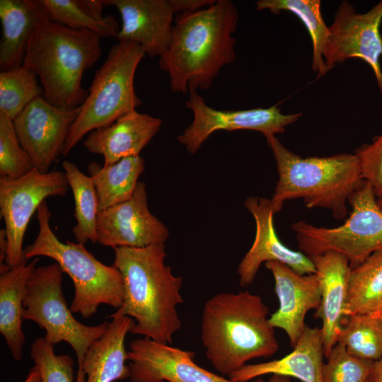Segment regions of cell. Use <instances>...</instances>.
Returning <instances> with one entry per match:
<instances>
[{
	"label": "cell",
	"instance_id": "obj_9",
	"mask_svg": "<svg viewBox=\"0 0 382 382\" xmlns=\"http://www.w3.org/2000/svg\"><path fill=\"white\" fill-rule=\"evenodd\" d=\"M348 203L349 216L337 227H318L305 221L292 224L301 252L309 257L335 251L346 257L353 269L382 249V211L371 185L364 180Z\"/></svg>",
	"mask_w": 382,
	"mask_h": 382
},
{
	"label": "cell",
	"instance_id": "obj_30",
	"mask_svg": "<svg viewBox=\"0 0 382 382\" xmlns=\"http://www.w3.org/2000/svg\"><path fill=\"white\" fill-rule=\"evenodd\" d=\"M337 343L354 357L378 361L382 359V321L372 314L345 316Z\"/></svg>",
	"mask_w": 382,
	"mask_h": 382
},
{
	"label": "cell",
	"instance_id": "obj_25",
	"mask_svg": "<svg viewBox=\"0 0 382 382\" xmlns=\"http://www.w3.org/2000/svg\"><path fill=\"white\" fill-rule=\"evenodd\" d=\"M144 170L140 156L126 157L108 166L90 163L88 170L96 190L99 212L129 199Z\"/></svg>",
	"mask_w": 382,
	"mask_h": 382
},
{
	"label": "cell",
	"instance_id": "obj_27",
	"mask_svg": "<svg viewBox=\"0 0 382 382\" xmlns=\"http://www.w3.org/2000/svg\"><path fill=\"white\" fill-rule=\"evenodd\" d=\"M255 4L257 11L268 10L274 14L285 11L297 16L303 23L311 40V68L316 74V79L328 72L324 56L329 30L323 17L320 0H258Z\"/></svg>",
	"mask_w": 382,
	"mask_h": 382
},
{
	"label": "cell",
	"instance_id": "obj_20",
	"mask_svg": "<svg viewBox=\"0 0 382 382\" xmlns=\"http://www.w3.org/2000/svg\"><path fill=\"white\" fill-rule=\"evenodd\" d=\"M161 125L160 118L134 110L111 125L91 132L83 146L89 152L103 156V166H108L126 157L139 156Z\"/></svg>",
	"mask_w": 382,
	"mask_h": 382
},
{
	"label": "cell",
	"instance_id": "obj_17",
	"mask_svg": "<svg viewBox=\"0 0 382 382\" xmlns=\"http://www.w3.org/2000/svg\"><path fill=\"white\" fill-rule=\"evenodd\" d=\"M119 11L122 28L120 41L138 43L151 58L160 57L168 49L173 34L175 11L171 0H104Z\"/></svg>",
	"mask_w": 382,
	"mask_h": 382
},
{
	"label": "cell",
	"instance_id": "obj_7",
	"mask_svg": "<svg viewBox=\"0 0 382 382\" xmlns=\"http://www.w3.org/2000/svg\"><path fill=\"white\" fill-rule=\"evenodd\" d=\"M145 55L143 48L132 41H120L111 47L96 71L88 95L70 127L63 156H66L86 134L111 125L142 105L136 94L134 80Z\"/></svg>",
	"mask_w": 382,
	"mask_h": 382
},
{
	"label": "cell",
	"instance_id": "obj_13",
	"mask_svg": "<svg viewBox=\"0 0 382 382\" xmlns=\"http://www.w3.org/2000/svg\"><path fill=\"white\" fill-rule=\"evenodd\" d=\"M57 108L39 96L30 103L13 120L18 140L28 154L33 168L47 173L63 154L70 127L80 112Z\"/></svg>",
	"mask_w": 382,
	"mask_h": 382
},
{
	"label": "cell",
	"instance_id": "obj_10",
	"mask_svg": "<svg viewBox=\"0 0 382 382\" xmlns=\"http://www.w3.org/2000/svg\"><path fill=\"white\" fill-rule=\"evenodd\" d=\"M69 187L64 172L60 170L42 173L33 168L18 178H0V213L7 240L6 264L14 267L25 260L23 238L32 216L46 198L64 196Z\"/></svg>",
	"mask_w": 382,
	"mask_h": 382
},
{
	"label": "cell",
	"instance_id": "obj_16",
	"mask_svg": "<svg viewBox=\"0 0 382 382\" xmlns=\"http://www.w3.org/2000/svg\"><path fill=\"white\" fill-rule=\"evenodd\" d=\"M255 221V236L249 250L238 265L237 272L240 284H251L262 263L277 261L289 266L300 274L316 273L310 257L301 251L285 246L279 239L273 222L270 199L261 197H249L244 203Z\"/></svg>",
	"mask_w": 382,
	"mask_h": 382
},
{
	"label": "cell",
	"instance_id": "obj_5",
	"mask_svg": "<svg viewBox=\"0 0 382 382\" xmlns=\"http://www.w3.org/2000/svg\"><path fill=\"white\" fill-rule=\"evenodd\" d=\"M101 37L47 21L28 39L23 65L40 78L45 99L57 108L81 105L88 91L82 87L84 71L101 55Z\"/></svg>",
	"mask_w": 382,
	"mask_h": 382
},
{
	"label": "cell",
	"instance_id": "obj_31",
	"mask_svg": "<svg viewBox=\"0 0 382 382\" xmlns=\"http://www.w3.org/2000/svg\"><path fill=\"white\" fill-rule=\"evenodd\" d=\"M36 73L23 66L1 71L0 112L13 120L43 88L38 85Z\"/></svg>",
	"mask_w": 382,
	"mask_h": 382
},
{
	"label": "cell",
	"instance_id": "obj_40",
	"mask_svg": "<svg viewBox=\"0 0 382 382\" xmlns=\"http://www.w3.org/2000/svg\"><path fill=\"white\" fill-rule=\"evenodd\" d=\"M372 315H374L375 317H376L377 318H378L379 320H381L382 321V310L375 313H373Z\"/></svg>",
	"mask_w": 382,
	"mask_h": 382
},
{
	"label": "cell",
	"instance_id": "obj_37",
	"mask_svg": "<svg viewBox=\"0 0 382 382\" xmlns=\"http://www.w3.org/2000/svg\"><path fill=\"white\" fill-rule=\"evenodd\" d=\"M366 382H382V359L375 361L374 371Z\"/></svg>",
	"mask_w": 382,
	"mask_h": 382
},
{
	"label": "cell",
	"instance_id": "obj_11",
	"mask_svg": "<svg viewBox=\"0 0 382 382\" xmlns=\"http://www.w3.org/2000/svg\"><path fill=\"white\" fill-rule=\"evenodd\" d=\"M382 0L368 11L359 13L348 1L337 6L332 23L328 26L329 37L324 56L330 71L337 64L358 58L371 68L382 94Z\"/></svg>",
	"mask_w": 382,
	"mask_h": 382
},
{
	"label": "cell",
	"instance_id": "obj_28",
	"mask_svg": "<svg viewBox=\"0 0 382 382\" xmlns=\"http://www.w3.org/2000/svg\"><path fill=\"white\" fill-rule=\"evenodd\" d=\"M382 310V249L351 270L344 316L373 314Z\"/></svg>",
	"mask_w": 382,
	"mask_h": 382
},
{
	"label": "cell",
	"instance_id": "obj_35",
	"mask_svg": "<svg viewBox=\"0 0 382 382\" xmlns=\"http://www.w3.org/2000/svg\"><path fill=\"white\" fill-rule=\"evenodd\" d=\"M354 154L359 158L363 179L371 185L377 199H382V132Z\"/></svg>",
	"mask_w": 382,
	"mask_h": 382
},
{
	"label": "cell",
	"instance_id": "obj_1",
	"mask_svg": "<svg viewBox=\"0 0 382 382\" xmlns=\"http://www.w3.org/2000/svg\"><path fill=\"white\" fill-rule=\"evenodd\" d=\"M238 23V10L230 0L175 16L170 46L158 61L173 92L186 95L210 88L221 68L236 59Z\"/></svg>",
	"mask_w": 382,
	"mask_h": 382
},
{
	"label": "cell",
	"instance_id": "obj_36",
	"mask_svg": "<svg viewBox=\"0 0 382 382\" xmlns=\"http://www.w3.org/2000/svg\"><path fill=\"white\" fill-rule=\"evenodd\" d=\"M175 13L193 12L210 6L214 0H171Z\"/></svg>",
	"mask_w": 382,
	"mask_h": 382
},
{
	"label": "cell",
	"instance_id": "obj_22",
	"mask_svg": "<svg viewBox=\"0 0 382 382\" xmlns=\"http://www.w3.org/2000/svg\"><path fill=\"white\" fill-rule=\"evenodd\" d=\"M0 69L4 71L23 64L29 37L50 19L40 0H0Z\"/></svg>",
	"mask_w": 382,
	"mask_h": 382
},
{
	"label": "cell",
	"instance_id": "obj_33",
	"mask_svg": "<svg viewBox=\"0 0 382 382\" xmlns=\"http://www.w3.org/2000/svg\"><path fill=\"white\" fill-rule=\"evenodd\" d=\"M323 366V382H366L375 361L351 355L345 347L337 343L327 356Z\"/></svg>",
	"mask_w": 382,
	"mask_h": 382
},
{
	"label": "cell",
	"instance_id": "obj_23",
	"mask_svg": "<svg viewBox=\"0 0 382 382\" xmlns=\"http://www.w3.org/2000/svg\"><path fill=\"white\" fill-rule=\"evenodd\" d=\"M134 325L128 316L112 318L105 333L87 350L82 366L86 382H113L129 378L125 337Z\"/></svg>",
	"mask_w": 382,
	"mask_h": 382
},
{
	"label": "cell",
	"instance_id": "obj_15",
	"mask_svg": "<svg viewBox=\"0 0 382 382\" xmlns=\"http://www.w3.org/2000/svg\"><path fill=\"white\" fill-rule=\"evenodd\" d=\"M127 354L129 382H237L198 366L194 352L146 337L131 341Z\"/></svg>",
	"mask_w": 382,
	"mask_h": 382
},
{
	"label": "cell",
	"instance_id": "obj_18",
	"mask_svg": "<svg viewBox=\"0 0 382 382\" xmlns=\"http://www.w3.org/2000/svg\"><path fill=\"white\" fill-rule=\"evenodd\" d=\"M265 267L274 279V291L279 306L269 318L271 325L283 330L291 346L294 347L305 327L306 313L317 310L320 304L321 294L316 273L300 274L284 263L268 261Z\"/></svg>",
	"mask_w": 382,
	"mask_h": 382
},
{
	"label": "cell",
	"instance_id": "obj_32",
	"mask_svg": "<svg viewBox=\"0 0 382 382\" xmlns=\"http://www.w3.org/2000/svg\"><path fill=\"white\" fill-rule=\"evenodd\" d=\"M33 168L28 154L18 140L13 120L0 112V178H18Z\"/></svg>",
	"mask_w": 382,
	"mask_h": 382
},
{
	"label": "cell",
	"instance_id": "obj_42",
	"mask_svg": "<svg viewBox=\"0 0 382 382\" xmlns=\"http://www.w3.org/2000/svg\"><path fill=\"white\" fill-rule=\"evenodd\" d=\"M381 35H382V25H381Z\"/></svg>",
	"mask_w": 382,
	"mask_h": 382
},
{
	"label": "cell",
	"instance_id": "obj_8",
	"mask_svg": "<svg viewBox=\"0 0 382 382\" xmlns=\"http://www.w3.org/2000/svg\"><path fill=\"white\" fill-rule=\"evenodd\" d=\"M62 273L57 262L35 267L27 283L23 318L45 330L44 337L52 346L66 342L72 347L77 357L76 382H86L82 372L86 353L105 333L110 323L88 326L74 317L64 297Z\"/></svg>",
	"mask_w": 382,
	"mask_h": 382
},
{
	"label": "cell",
	"instance_id": "obj_21",
	"mask_svg": "<svg viewBox=\"0 0 382 382\" xmlns=\"http://www.w3.org/2000/svg\"><path fill=\"white\" fill-rule=\"evenodd\" d=\"M323 355L321 328L306 325L291 352L279 359L245 364L228 378L248 382L263 375L275 374L294 377L302 382H323Z\"/></svg>",
	"mask_w": 382,
	"mask_h": 382
},
{
	"label": "cell",
	"instance_id": "obj_6",
	"mask_svg": "<svg viewBox=\"0 0 382 382\" xmlns=\"http://www.w3.org/2000/svg\"><path fill=\"white\" fill-rule=\"evenodd\" d=\"M51 216L45 200L37 210L38 233L33 243L24 248V257L52 258L69 276L75 290L70 306L72 313L88 318L101 304L120 308L125 296L121 272L113 265H106L99 261L83 243L61 241L50 227Z\"/></svg>",
	"mask_w": 382,
	"mask_h": 382
},
{
	"label": "cell",
	"instance_id": "obj_39",
	"mask_svg": "<svg viewBox=\"0 0 382 382\" xmlns=\"http://www.w3.org/2000/svg\"><path fill=\"white\" fill-rule=\"evenodd\" d=\"M267 382H291L289 377L280 375H272Z\"/></svg>",
	"mask_w": 382,
	"mask_h": 382
},
{
	"label": "cell",
	"instance_id": "obj_3",
	"mask_svg": "<svg viewBox=\"0 0 382 382\" xmlns=\"http://www.w3.org/2000/svg\"><path fill=\"white\" fill-rule=\"evenodd\" d=\"M268 308L248 291L221 292L205 302L200 335L205 356L215 370L229 375L256 358L279 349Z\"/></svg>",
	"mask_w": 382,
	"mask_h": 382
},
{
	"label": "cell",
	"instance_id": "obj_38",
	"mask_svg": "<svg viewBox=\"0 0 382 382\" xmlns=\"http://www.w3.org/2000/svg\"><path fill=\"white\" fill-rule=\"evenodd\" d=\"M23 382H41L40 372L35 366L30 369Z\"/></svg>",
	"mask_w": 382,
	"mask_h": 382
},
{
	"label": "cell",
	"instance_id": "obj_14",
	"mask_svg": "<svg viewBox=\"0 0 382 382\" xmlns=\"http://www.w3.org/2000/svg\"><path fill=\"white\" fill-rule=\"evenodd\" d=\"M167 227L149 209L146 184L139 181L132 197L98 212L97 243L113 249L164 244Z\"/></svg>",
	"mask_w": 382,
	"mask_h": 382
},
{
	"label": "cell",
	"instance_id": "obj_4",
	"mask_svg": "<svg viewBox=\"0 0 382 382\" xmlns=\"http://www.w3.org/2000/svg\"><path fill=\"white\" fill-rule=\"evenodd\" d=\"M266 141L279 176L270 199L274 214L286 201L301 198L307 208L329 209L336 219L346 217L349 197L364 181L355 154L303 158L286 148L276 136Z\"/></svg>",
	"mask_w": 382,
	"mask_h": 382
},
{
	"label": "cell",
	"instance_id": "obj_12",
	"mask_svg": "<svg viewBox=\"0 0 382 382\" xmlns=\"http://www.w3.org/2000/svg\"><path fill=\"white\" fill-rule=\"evenodd\" d=\"M185 105L192 110L193 120L177 140L192 154L216 131L254 130L267 139L284 133L287 126L296 122L302 115L301 112L283 114L278 104L267 108L216 110L207 105L196 91L189 92V98Z\"/></svg>",
	"mask_w": 382,
	"mask_h": 382
},
{
	"label": "cell",
	"instance_id": "obj_29",
	"mask_svg": "<svg viewBox=\"0 0 382 382\" xmlns=\"http://www.w3.org/2000/svg\"><path fill=\"white\" fill-rule=\"evenodd\" d=\"M62 168L71 189L74 199V217L72 228L76 242L97 243V218L99 212L96 190L92 178L83 174L72 162L64 161Z\"/></svg>",
	"mask_w": 382,
	"mask_h": 382
},
{
	"label": "cell",
	"instance_id": "obj_24",
	"mask_svg": "<svg viewBox=\"0 0 382 382\" xmlns=\"http://www.w3.org/2000/svg\"><path fill=\"white\" fill-rule=\"evenodd\" d=\"M27 259L0 274V332L12 357L21 359L25 336L22 330L23 298L27 283L39 261Z\"/></svg>",
	"mask_w": 382,
	"mask_h": 382
},
{
	"label": "cell",
	"instance_id": "obj_19",
	"mask_svg": "<svg viewBox=\"0 0 382 382\" xmlns=\"http://www.w3.org/2000/svg\"><path fill=\"white\" fill-rule=\"evenodd\" d=\"M309 257L314 265L320 289V304L314 316L322 320L324 354L327 357L337 344L341 330L352 269L347 258L335 251Z\"/></svg>",
	"mask_w": 382,
	"mask_h": 382
},
{
	"label": "cell",
	"instance_id": "obj_26",
	"mask_svg": "<svg viewBox=\"0 0 382 382\" xmlns=\"http://www.w3.org/2000/svg\"><path fill=\"white\" fill-rule=\"evenodd\" d=\"M40 1L52 21L74 29H86L101 37H116L120 31L114 16H103L104 0Z\"/></svg>",
	"mask_w": 382,
	"mask_h": 382
},
{
	"label": "cell",
	"instance_id": "obj_34",
	"mask_svg": "<svg viewBox=\"0 0 382 382\" xmlns=\"http://www.w3.org/2000/svg\"><path fill=\"white\" fill-rule=\"evenodd\" d=\"M30 356L40 374L41 382H74V361L68 355L56 354L45 338L37 337Z\"/></svg>",
	"mask_w": 382,
	"mask_h": 382
},
{
	"label": "cell",
	"instance_id": "obj_2",
	"mask_svg": "<svg viewBox=\"0 0 382 382\" xmlns=\"http://www.w3.org/2000/svg\"><path fill=\"white\" fill-rule=\"evenodd\" d=\"M114 250L112 265L123 277L125 296L122 306L107 318H133L130 333L171 344L181 328L177 306L183 302V278L166 265L164 244Z\"/></svg>",
	"mask_w": 382,
	"mask_h": 382
},
{
	"label": "cell",
	"instance_id": "obj_41",
	"mask_svg": "<svg viewBox=\"0 0 382 382\" xmlns=\"http://www.w3.org/2000/svg\"><path fill=\"white\" fill-rule=\"evenodd\" d=\"M377 202H378V204L380 209L382 211V199H377Z\"/></svg>",
	"mask_w": 382,
	"mask_h": 382
}]
</instances>
